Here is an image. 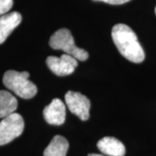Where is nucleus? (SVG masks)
<instances>
[{"label":"nucleus","instance_id":"f257e3e1","mask_svg":"<svg viewBox=\"0 0 156 156\" xmlns=\"http://www.w3.org/2000/svg\"><path fill=\"white\" fill-rule=\"evenodd\" d=\"M111 36L117 50L125 58L135 63L144 61L145 52L130 27L123 23L115 24L112 29Z\"/></svg>","mask_w":156,"mask_h":156},{"label":"nucleus","instance_id":"f03ea898","mask_svg":"<svg viewBox=\"0 0 156 156\" xmlns=\"http://www.w3.org/2000/svg\"><path fill=\"white\" fill-rule=\"evenodd\" d=\"M30 73L27 71L17 72L15 70H8L5 73L3 83L8 89L14 92L19 97L23 99H30L34 97L37 88L29 80Z\"/></svg>","mask_w":156,"mask_h":156},{"label":"nucleus","instance_id":"7ed1b4c3","mask_svg":"<svg viewBox=\"0 0 156 156\" xmlns=\"http://www.w3.org/2000/svg\"><path fill=\"white\" fill-rule=\"evenodd\" d=\"M49 44L53 50H63L65 54L72 56L79 61H86L89 58V53L86 50L76 46L71 32L68 29L56 30L50 37Z\"/></svg>","mask_w":156,"mask_h":156},{"label":"nucleus","instance_id":"20e7f679","mask_svg":"<svg viewBox=\"0 0 156 156\" xmlns=\"http://www.w3.org/2000/svg\"><path fill=\"white\" fill-rule=\"evenodd\" d=\"M24 128L23 117L13 113L5 117L0 122V146L10 143L19 135H21Z\"/></svg>","mask_w":156,"mask_h":156},{"label":"nucleus","instance_id":"39448f33","mask_svg":"<svg viewBox=\"0 0 156 156\" xmlns=\"http://www.w3.org/2000/svg\"><path fill=\"white\" fill-rule=\"evenodd\" d=\"M65 102L69 111L79 117L82 121H87L89 118L90 101L79 92L68 91L65 95Z\"/></svg>","mask_w":156,"mask_h":156},{"label":"nucleus","instance_id":"423d86ee","mask_svg":"<svg viewBox=\"0 0 156 156\" xmlns=\"http://www.w3.org/2000/svg\"><path fill=\"white\" fill-rule=\"evenodd\" d=\"M46 63L50 70L59 76L72 74L78 66L77 59L68 54L62 55L61 57L48 56L46 59Z\"/></svg>","mask_w":156,"mask_h":156},{"label":"nucleus","instance_id":"0eeeda50","mask_svg":"<svg viewBox=\"0 0 156 156\" xmlns=\"http://www.w3.org/2000/svg\"><path fill=\"white\" fill-rule=\"evenodd\" d=\"M43 115L44 120L51 125H62L65 122L66 108L60 99H53L44 109Z\"/></svg>","mask_w":156,"mask_h":156},{"label":"nucleus","instance_id":"6e6552de","mask_svg":"<svg viewBox=\"0 0 156 156\" xmlns=\"http://www.w3.org/2000/svg\"><path fill=\"white\" fill-rule=\"evenodd\" d=\"M21 21L22 16L17 11L6 13L0 17V44L5 41Z\"/></svg>","mask_w":156,"mask_h":156},{"label":"nucleus","instance_id":"1a4fd4ad","mask_svg":"<svg viewBox=\"0 0 156 156\" xmlns=\"http://www.w3.org/2000/svg\"><path fill=\"white\" fill-rule=\"evenodd\" d=\"M98 149L109 156H124L126 148L122 141L114 137H103L97 143Z\"/></svg>","mask_w":156,"mask_h":156},{"label":"nucleus","instance_id":"9d476101","mask_svg":"<svg viewBox=\"0 0 156 156\" xmlns=\"http://www.w3.org/2000/svg\"><path fill=\"white\" fill-rule=\"evenodd\" d=\"M69 142L64 137L56 135L44 152V156H66Z\"/></svg>","mask_w":156,"mask_h":156},{"label":"nucleus","instance_id":"9b49d317","mask_svg":"<svg viewBox=\"0 0 156 156\" xmlns=\"http://www.w3.org/2000/svg\"><path fill=\"white\" fill-rule=\"evenodd\" d=\"M17 108V100L6 90H0V118H5L15 113Z\"/></svg>","mask_w":156,"mask_h":156},{"label":"nucleus","instance_id":"f8f14e48","mask_svg":"<svg viewBox=\"0 0 156 156\" xmlns=\"http://www.w3.org/2000/svg\"><path fill=\"white\" fill-rule=\"evenodd\" d=\"M13 5V0H0V17L6 14Z\"/></svg>","mask_w":156,"mask_h":156},{"label":"nucleus","instance_id":"ddd939ff","mask_svg":"<svg viewBox=\"0 0 156 156\" xmlns=\"http://www.w3.org/2000/svg\"><path fill=\"white\" fill-rule=\"evenodd\" d=\"M94 1H101L109 5H122L127 2H129L130 0H94Z\"/></svg>","mask_w":156,"mask_h":156},{"label":"nucleus","instance_id":"4468645a","mask_svg":"<svg viewBox=\"0 0 156 156\" xmlns=\"http://www.w3.org/2000/svg\"><path fill=\"white\" fill-rule=\"evenodd\" d=\"M88 156H103V155H101V154H89Z\"/></svg>","mask_w":156,"mask_h":156},{"label":"nucleus","instance_id":"2eb2a0df","mask_svg":"<svg viewBox=\"0 0 156 156\" xmlns=\"http://www.w3.org/2000/svg\"><path fill=\"white\" fill-rule=\"evenodd\" d=\"M155 14H156V7H155Z\"/></svg>","mask_w":156,"mask_h":156}]
</instances>
